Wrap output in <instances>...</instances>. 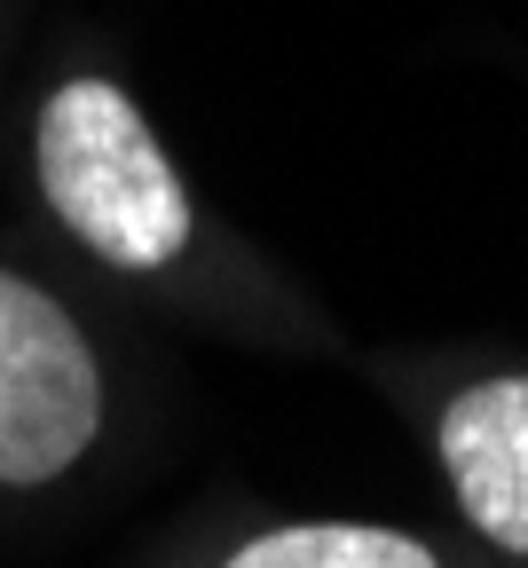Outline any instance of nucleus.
I'll return each instance as SVG.
<instances>
[{
  "instance_id": "1",
  "label": "nucleus",
  "mask_w": 528,
  "mask_h": 568,
  "mask_svg": "<svg viewBox=\"0 0 528 568\" xmlns=\"http://www.w3.org/2000/svg\"><path fill=\"white\" fill-rule=\"evenodd\" d=\"M40 190L111 268H166L190 245V197L159 134L111 80H71L40 111Z\"/></svg>"
},
{
  "instance_id": "4",
  "label": "nucleus",
  "mask_w": 528,
  "mask_h": 568,
  "mask_svg": "<svg viewBox=\"0 0 528 568\" xmlns=\"http://www.w3.org/2000/svg\"><path fill=\"white\" fill-rule=\"evenodd\" d=\"M230 568H434V552L403 529H363V521H308V529H268Z\"/></svg>"
},
{
  "instance_id": "2",
  "label": "nucleus",
  "mask_w": 528,
  "mask_h": 568,
  "mask_svg": "<svg viewBox=\"0 0 528 568\" xmlns=\"http://www.w3.org/2000/svg\"><path fill=\"white\" fill-rule=\"evenodd\" d=\"M103 426V372L55 293L0 268V481L40 489L80 466Z\"/></svg>"
},
{
  "instance_id": "3",
  "label": "nucleus",
  "mask_w": 528,
  "mask_h": 568,
  "mask_svg": "<svg viewBox=\"0 0 528 568\" xmlns=\"http://www.w3.org/2000/svg\"><path fill=\"white\" fill-rule=\"evenodd\" d=\"M441 466L466 521L489 545L528 552V372L481 379L441 410Z\"/></svg>"
}]
</instances>
